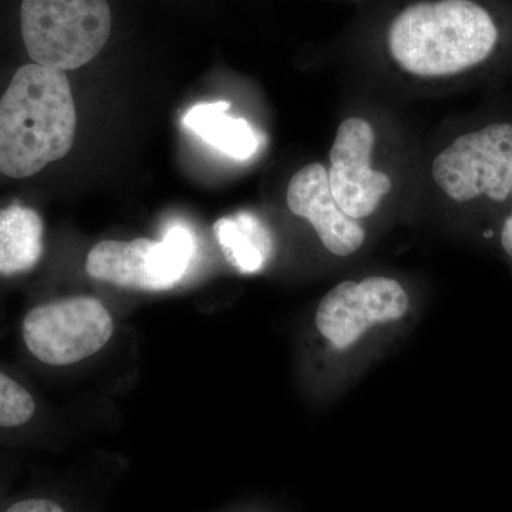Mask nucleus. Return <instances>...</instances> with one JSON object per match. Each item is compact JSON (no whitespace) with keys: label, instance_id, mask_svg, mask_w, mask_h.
I'll use <instances>...</instances> for the list:
<instances>
[{"label":"nucleus","instance_id":"obj_8","mask_svg":"<svg viewBox=\"0 0 512 512\" xmlns=\"http://www.w3.org/2000/svg\"><path fill=\"white\" fill-rule=\"evenodd\" d=\"M375 131L366 120L343 121L330 150L329 185L333 198L349 217H369L392 190L389 175L372 168Z\"/></svg>","mask_w":512,"mask_h":512},{"label":"nucleus","instance_id":"obj_11","mask_svg":"<svg viewBox=\"0 0 512 512\" xmlns=\"http://www.w3.org/2000/svg\"><path fill=\"white\" fill-rule=\"evenodd\" d=\"M43 221L32 208L9 205L0 210V274H23L43 255Z\"/></svg>","mask_w":512,"mask_h":512},{"label":"nucleus","instance_id":"obj_10","mask_svg":"<svg viewBox=\"0 0 512 512\" xmlns=\"http://www.w3.org/2000/svg\"><path fill=\"white\" fill-rule=\"evenodd\" d=\"M229 107L228 101L197 104L185 114L184 127L227 156L247 160L258 148V137L247 120L228 116Z\"/></svg>","mask_w":512,"mask_h":512},{"label":"nucleus","instance_id":"obj_12","mask_svg":"<svg viewBox=\"0 0 512 512\" xmlns=\"http://www.w3.org/2000/svg\"><path fill=\"white\" fill-rule=\"evenodd\" d=\"M215 234L229 261L244 274L261 271L271 255V238L252 215L221 218L215 224Z\"/></svg>","mask_w":512,"mask_h":512},{"label":"nucleus","instance_id":"obj_3","mask_svg":"<svg viewBox=\"0 0 512 512\" xmlns=\"http://www.w3.org/2000/svg\"><path fill=\"white\" fill-rule=\"evenodd\" d=\"M23 43L33 63L69 72L99 55L109 40L107 0H23Z\"/></svg>","mask_w":512,"mask_h":512},{"label":"nucleus","instance_id":"obj_2","mask_svg":"<svg viewBox=\"0 0 512 512\" xmlns=\"http://www.w3.org/2000/svg\"><path fill=\"white\" fill-rule=\"evenodd\" d=\"M500 30L491 13L473 0L416 3L390 26L389 49L406 72L451 77L493 59Z\"/></svg>","mask_w":512,"mask_h":512},{"label":"nucleus","instance_id":"obj_15","mask_svg":"<svg viewBox=\"0 0 512 512\" xmlns=\"http://www.w3.org/2000/svg\"><path fill=\"white\" fill-rule=\"evenodd\" d=\"M508 202H510L511 205L510 210H508L507 214H504L503 217L500 218V222H498V228L485 231L483 238H497L501 251H503V254L507 256V258L512 262V190L507 204Z\"/></svg>","mask_w":512,"mask_h":512},{"label":"nucleus","instance_id":"obj_13","mask_svg":"<svg viewBox=\"0 0 512 512\" xmlns=\"http://www.w3.org/2000/svg\"><path fill=\"white\" fill-rule=\"evenodd\" d=\"M32 394L6 373L0 372V429L23 426L35 416Z\"/></svg>","mask_w":512,"mask_h":512},{"label":"nucleus","instance_id":"obj_5","mask_svg":"<svg viewBox=\"0 0 512 512\" xmlns=\"http://www.w3.org/2000/svg\"><path fill=\"white\" fill-rule=\"evenodd\" d=\"M197 241L190 228L174 224L160 241H101L89 252L90 278L119 288L163 292L175 288L190 271Z\"/></svg>","mask_w":512,"mask_h":512},{"label":"nucleus","instance_id":"obj_7","mask_svg":"<svg viewBox=\"0 0 512 512\" xmlns=\"http://www.w3.org/2000/svg\"><path fill=\"white\" fill-rule=\"evenodd\" d=\"M409 311V296L399 282L384 276L336 285L319 303L316 326L336 349H348L367 330L396 322Z\"/></svg>","mask_w":512,"mask_h":512},{"label":"nucleus","instance_id":"obj_9","mask_svg":"<svg viewBox=\"0 0 512 512\" xmlns=\"http://www.w3.org/2000/svg\"><path fill=\"white\" fill-rule=\"evenodd\" d=\"M289 210L305 218L329 252L336 256L355 254L366 232L355 218L342 211L330 191L328 170L313 163L293 175L286 192Z\"/></svg>","mask_w":512,"mask_h":512},{"label":"nucleus","instance_id":"obj_1","mask_svg":"<svg viewBox=\"0 0 512 512\" xmlns=\"http://www.w3.org/2000/svg\"><path fill=\"white\" fill-rule=\"evenodd\" d=\"M77 113L60 70L19 67L0 99V173L28 178L72 150Z\"/></svg>","mask_w":512,"mask_h":512},{"label":"nucleus","instance_id":"obj_4","mask_svg":"<svg viewBox=\"0 0 512 512\" xmlns=\"http://www.w3.org/2000/svg\"><path fill=\"white\" fill-rule=\"evenodd\" d=\"M433 178L458 204L503 207L512 190V120H488L454 138L434 158Z\"/></svg>","mask_w":512,"mask_h":512},{"label":"nucleus","instance_id":"obj_14","mask_svg":"<svg viewBox=\"0 0 512 512\" xmlns=\"http://www.w3.org/2000/svg\"><path fill=\"white\" fill-rule=\"evenodd\" d=\"M3 512H73L66 503L50 495H29L8 505Z\"/></svg>","mask_w":512,"mask_h":512},{"label":"nucleus","instance_id":"obj_6","mask_svg":"<svg viewBox=\"0 0 512 512\" xmlns=\"http://www.w3.org/2000/svg\"><path fill=\"white\" fill-rule=\"evenodd\" d=\"M113 332L110 312L92 296L36 306L22 323L26 348L39 362L50 366L74 365L96 355Z\"/></svg>","mask_w":512,"mask_h":512}]
</instances>
